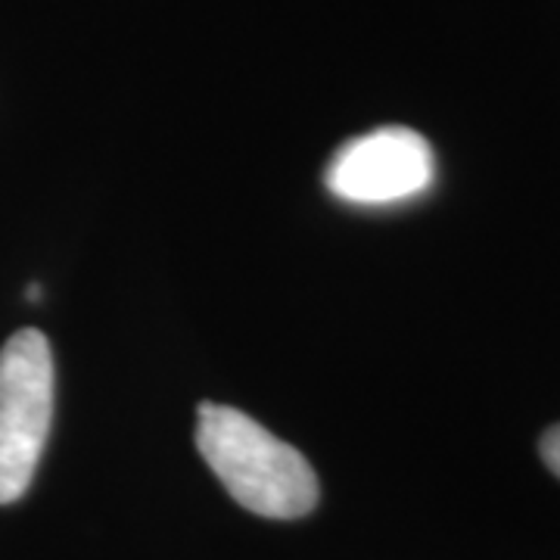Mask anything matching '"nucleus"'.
Wrapping results in <instances>:
<instances>
[{
    "label": "nucleus",
    "instance_id": "2",
    "mask_svg": "<svg viewBox=\"0 0 560 560\" xmlns=\"http://www.w3.org/2000/svg\"><path fill=\"white\" fill-rule=\"evenodd\" d=\"M54 420V355L40 330L25 327L0 349V504L35 480Z\"/></svg>",
    "mask_w": 560,
    "mask_h": 560
},
{
    "label": "nucleus",
    "instance_id": "3",
    "mask_svg": "<svg viewBox=\"0 0 560 560\" xmlns=\"http://www.w3.org/2000/svg\"><path fill=\"white\" fill-rule=\"evenodd\" d=\"M436 175L430 140L401 128L383 125L342 143L327 165V190L355 206H393L420 197Z\"/></svg>",
    "mask_w": 560,
    "mask_h": 560
},
{
    "label": "nucleus",
    "instance_id": "1",
    "mask_svg": "<svg viewBox=\"0 0 560 560\" xmlns=\"http://www.w3.org/2000/svg\"><path fill=\"white\" fill-rule=\"evenodd\" d=\"M197 448L231 499L259 517L296 521L318 504V477L305 455L237 408L202 401Z\"/></svg>",
    "mask_w": 560,
    "mask_h": 560
},
{
    "label": "nucleus",
    "instance_id": "4",
    "mask_svg": "<svg viewBox=\"0 0 560 560\" xmlns=\"http://www.w3.org/2000/svg\"><path fill=\"white\" fill-rule=\"evenodd\" d=\"M541 458L548 464V470L560 477V423L541 436Z\"/></svg>",
    "mask_w": 560,
    "mask_h": 560
}]
</instances>
